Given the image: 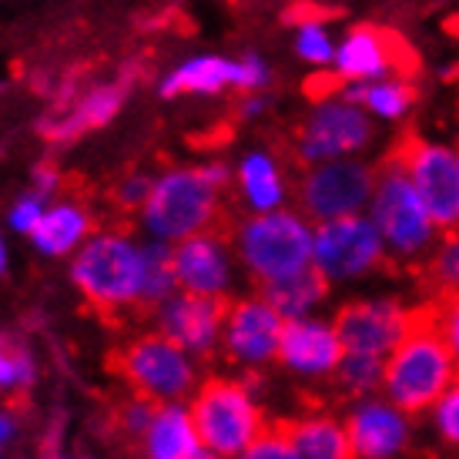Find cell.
Returning a JSON list of instances; mask_svg holds the SVG:
<instances>
[{"mask_svg": "<svg viewBox=\"0 0 459 459\" xmlns=\"http://www.w3.org/2000/svg\"><path fill=\"white\" fill-rule=\"evenodd\" d=\"M345 359L342 339L335 332L332 316H308V319L285 322L279 345L281 369L302 383H332V376Z\"/></svg>", "mask_w": 459, "mask_h": 459, "instance_id": "obj_18", "label": "cell"}, {"mask_svg": "<svg viewBox=\"0 0 459 459\" xmlns=\"http://www.w3.org/2000/svg\"><path fill=\"white\" fill-rule=\"evenodd\" d=\"M335 48L339 40L332 38V30L322 24L319 17H308L295 27V54L316 71H332L335 65Z\"/></svg>", "mask_w": 459, "mask_h": 459, "instance_id": "obj_31", "label": "cell"}, {"mask_svg": "<svg viewBox=\"0 0 459 459\" xmlns=\"http://www.w3.org/2000/svg\"><path fill=\"white\" fill-rule=\"evenodd\" d=\"M238 255L229 235L221 231H202L195 238L175 245V279H178V292L204 295V299H218V302H231L235 299V285H238Z\"/></svg>", "mask_w": 459, "mask_h": 459, "instance_id": "obj_14", "label": "cell"}, {"mask_svg": "<svg viewBox=\"0 0 459 459\" xmlns=\"http://www.w3.org/2000/svg\"><path fill=\"white\" fill-rule=\"evenodd\" d=\"M385 262H389V252H385L369 215H352L316 225L312 268L332 289L372 279L376 272H383Z\"/></svg>", "mask_w": 459, "mask_h": 459, "instance_id": "obj_10", "label": "cell"}, {"mask_svg": "<svg viewBox=\"0 0 459 459\" xmlns=\"http://www.w3.org/2000/svg\"><path fill=\"white\" fill-rule=\"evenodd\" d=\"M13 436H17V420H13L7 409H0V446L11 443Z\"/></svg>", "mask_w": 459, "mask_h": 459, "instance_id": "obj_40", "label": "cell"}, {"mask_svg": "<svg viewBox=\"0 0 459 459\" xmlns=\"http://www.w3.org/2000/svg\"><path fill=\"white\" fill-rule=\"evenodd\" d=\"M376 175H379V168L372 165V161H366V158L306 168L299 185H295L299 212L312 225L366 215L372 192H376Z\"/></svg>", "mask_w": 459, "mask_h": 459, "instance_id": "obj_9", "label": "cell"}, {"mask_svg": "<svg viewBox=\"0 0 459 459\" xmlns=\"http://www.w3.org/2000/svg\"><path fill=\"white\" fill-rule=\"evenodd\" d=\"M342 94L352 104H359L376 125H403L416 108V88L409 77H383L372 84H349Z\"/></svg>", "mask_w": 459, "mask_h": 459, "instance_id": "obj_24", "label": "cell"}, {"mask_svg": "<svg viewBox=\"0 0 459 459\" xmlns=\"http://www.w3.org/2000/svg\"><path fill=\"white\" fill-rule=\"evenodd\" d=\"M121 101H125L121 84H104V88L88 91L57 125H48V134H54V138H77V134H84L91 128H101L117 115Z\"/></svg>", "mask_w": 459, "mask_h": 459, "instance_id": "obj_26", "label": "cell"}, {"mask_svg": "<svg viewBox=\"0 0 459 459\" xmlns=\"http://www.w3.org/2000/svg\"><path fill=\"white\" fill-rule=\"evenodd\" d=\"M429 426H433V436L443 446L459 453V379L449 385L446 393H443V399L429 409Z\"/></svg>", "mask_w": 459, "mask_h": 459, "instance_id": "obj_32", "label": "cell"}, {"mask_svg": "<svg viewBox=\"0 0 459 459\" xmlns=\"http://www.w3.org/2000/svg\"><path fill=\"white\" fill-rule=\"evenodd\" d=\"M235 188H238V202L248 208V215H268V212H281L289 202V181L281 171L279 158L265 148L248 152L235 168Z\"/></svg>", "mask_w": 459, "mask_h": 459, "instance_id": "obj_21", "label": "cell"}, {"mask_svg": "<svg viewBox=\"0 0 459 459\" xmlns=\"http://www.w3.org/2000/svg\"><path fill=\"white\" fill-rule=\"evenodd\" d=\"M376 138H379V125L339 91V94H322L312 104V111L295 131V154L306 168L352 161V158H366Z\"/></svg>", "mask_w": 459, "mask_h": 459, "instance_id": "obj_8", "label": "cell"}, {"mask_svg": "<svg viewBox=\"0 0 459 459\" xmlns=\"http://www.w3.org/2000/svg\"><path fill=\"white\" fill-rule=\"evenodd\" d=\"M225 312L229 302L204 299V295L175 292L168 302L152 312L154 332H161L165 339L181 345L188 356L198 362L212 359L221 349V329H225Z\"/></svg>", "mask_w": 459, "mask_h": 459, "instance_id": "obj_16", "label": "cell"}, {"mask_svg": "<svg viewBox=\"0 0 459 459\" xmlns=\"http://www.w3.org/2000/svg\"><path fill=\"white\" fill-rule=\"evenodd\" d=\"M94 235V218L81 202H57L48 204V212L40 218V225L34 229L30 242L40 255L48 258H74L88 238Z\"/></svg>", "mask_w": 459, "mask_h": 459, "instance_id": "obj_23", "label": "cell"}, {"mask_svg": "<svg viewBox=\"0 0 459 459\" xmlns=\"http://www.w3.org/2000/svg\"><path fill=\"white\" fill-rule=\"evenodd\" d=\"M332 385H335L339 395H345L349 403L379 395L383 393V359L345 356L342 362H339L335 376H332Z\"/></svg>", "mask_w": 459, "mask_h": 459, "instance_id": "obj_29", "label": "cell"}, {"mask_svg": "<svg viewBox=\"0 0 459 459\" xmlns=\"http://www.w3.org/2000/svg\"><path fill=\"white\" fill-rule=\"evenodd\" d=\"M281 319L275 308L268 306L262 292L235 295L225 312V329H221V359L231 369L245 376H258L262 369L279 362L281 345Z\"/></svg>", "mask_w": 459, "mask_h": 459, "instance_id": "obj_12", "label": "cell"}, {"mask_svg": "<svg viewBox=\"0 0 459 459\" xmlns=\"http://www.w3.org/2000/svg\"><path fill=\"white\" fill-rule=\"evenodd\" d=\"M268 299V306L279 312L285 322L295 319H308V316H322V306L329 302L332 285L322 279L316 268H308L302 275L285 281H275V285H265V289H255Z\"/></svg>", "mask_w": 459, "mask_h": 459, "instance_id": "obj_25", "label": "cell"}, {"mask_svg": "<svg viewBox=\"0 0 459 459\" xmlns=\"http://www.w3.org/2000/svg\"><path fill=\"white\" fill-rule=\"evenodd\" d=\"M115 369L121 383L131 389V395L152 399L154 406L192 403V395L204 383L202 362L154 329L131 335L117 349Z\"/></svg>", "mask_w": 459, "mask_h": 459, "instance_id": "obj_7", "label": "cell"}, {"mask_svg": "<svg viewBox=\"0 0 459 459\" xmlns=\"http://www.w3.org/2000/svg\"><path fill=\"white\" fill-rule=\"evenodd\" d=\"M229 185V168H171L154 181L148 204L141 208V229L148 242L175 245L202 231H215L221 215V192Z\"/></svg>", "mask_w": 459, "mask_h": 459, "instance_id": "obj_1", "label": "cell"}, {"mask_svg": "<svg viewBox=\"0 0 459 459\" xmlns=\"http://www.w3.org/2000/svg\"><path fill=\"white\" fill-rule=\"evenodd\" d=\"M178 292L175 279V248L161 242H144V292H141V312L152 316L154 308Z\"/></svg>", "mask_w": 459, "mask_h": 459, "instance_id": "obj_28", "label": "cell"}, {"mask_svg": "<svg viewBox=\"0 0 459 459\" xmlns=\"http://www.w3.org/2000/svg\"><path fill=\"white\" fill-rule=\"evenodd\" d=\"M202 459H221V456H212V453H204V456Z\"/></svg>", "mask_w": 459, "mask_h": 459, "instance_id": "obj_43", "label": "cell"}, {"mask_svg": "<svg viewBox=\"0 0 459 459\" xmlns=\"http://www.w3.org/2000/svg\"><path fill=\"white\" fill-rule=\"evenodd\" d=\"M57 188H61V175H57L51 165H40L38 171H34V192L44 195V198H51Z\"/></svg>", "mask_w": 459, "mask_h": 459, "instance_id": "obj_38", "label": "cell"}, {"mask_svg": "<svg viewBox=\"0 0 459 459\" xmlns=\"http://www.w3.org/2000/svg\"><path fill=\"white\" fill-rule=\"evenodd\" d=\"M403 57H406V48L399 44L395 34H389L383 27H352L335 48L332 77L342 88H349V84H372V81L399 74Z\"/></svg>", "mask_w": 459, "mask_h": 459, "instance_id": "obj_19", "label": "cell"}, {"mask_svg": "<svg viewBox=\"0 0 459 459\" xmlns=\"http://www.w3.org/2000/svg\"><path fill=\"white\" fill-rule=\"evenodd\" d=\"M0 459H4V446H0Z\"/></svg>", "mask_w": 459, "mask_h": 459, "instance_id": "obj_44", "label": "cell"}, {"mask_svg": "<svg viewBox=\"0 0 459 459\" xmlns=\"http://www.w3.org/2000/svg\"><path fill=\"white\" fill-rule=\"evenodd\" d=\"M71 281L104 319L141 312L144 242H134L125 231H94L88 245L71 258Z\"/></svg>", "mask_w": 459, "mask_h": 459, "instance_id": "obj_2", "label": "cell"}, {"mask_svg": "<svg viewBox=\"0 0 459 459\" xmlns=\"http://www.w3.org/2000/svg\"><path fill=\"white\" fill-rule=\"evenodd\" d=\"M188 409L204 453L221 459H238L272 426L248 376H204Z\"/></svg>", "mask_w": 459, "mask_h": 459, "instance_id": "obj_5", "label": "cell"}, {"mask_svg": "<svg viewBox=\"0 0 459 459\" xmlns=\"http://www.w3.org/2000/svg\"><path fill=\"white\" fill-rule=\"evenodd\" d=\"M272 84V71L258 54L245 57H221V54H198L178 65L161 81V94H218L225 88H238L248 94H262Z\"/></svg>", "mask_w": 459, "mask_h": 459, "instance_id": "obj_17", "label": "cell"}, {"mask_svg": "<svg viewBox=\"0 0 459 459\" xmlns=\"http://www.w3.org/2000/svg\"><path fill=\"white\" fill-rule=\"evenodd\" d=\"M420 319V306H406L395 295H366L349 299L335 308V332L342 339L345 356L389 359L393 349L409 335Z\"/></svg>", "mask_w": 459, "mask_h": 459, "instance_id": "obj_11", "label": "cell"}, {"mask_svg": "<svg viewBox=\"0 0 459 459\" xmlns=\"http://www.w3.org/2000/svg\"><path fill=\"white\" fill-rule=\"evenodd\" d=\"M342 420L352 459H403L416 436V420L393 406L385 395L359 399Z\"/></svg>", "mask_w": 459, "mask_h": 459, "instance_id": "obj_15", "label": "cell"}, {"mask_svg": "<svg viewBox=\"0 0 459 459\" xmlns=\"http://www.w3.org/2000/svg\"><path fill=\"white\" fill-rule=\"evenodd\" d=\"M393 158L416 185L436 229L459 231V144L412 138Z\"/></svg>", "mask_w": 459, "mask_h": 459, "instance_id": "obj_13", "label": "cell"}, {"mask_svg": "<svg viewBox=\"0 0 459 459\" xmlns=\"http://www.w3.org/2000/svg\"><path fill=\"white\" fill-rule=\"evenodd\" d=\"M372 225L383 238L389 262L399 265H420L422 258L429 255V248L443 231L436 229L429 208L422 204L416 185L409 181L403 165L389 158L385 165H379L376 175V192H372L369 212Z\"/></svg>", "mask_w": 459, "mask_h": 459, "instance_id": "obj_6", "label": "cell"}, {"mask_svg": "<svg viewBox=\"0 0 459 459\" xmlns=\"http://www.w3.org/2000/svg\"><path fill=\"white\" fill-rule=\"evenodd\" d=\"M48 212V198L38 192H27L24 198H17L11 204V212H7V221H11L13 231H21V235H34V229L40 225V218Z\"/></svg>", "mask_w": 459, "mask_h": 459, "instance_id": "obj_36", "label": "cell"}, {"mask_svg": "<svg viewBox=\"0 0 459 459\" xmlns=\"http://www.w3.org/2000/svg\"><path fill=\"white\" fill-rule=\"evenodd\" d=\"M141 459H202L204 446L188 403H165L138 443Z\"/></svg>", "mask_w": 459, "mask_h": 459, "instance_id": "obj_20", "label": "cell"}, {"mask_svg": "<svg viewBox=\"0 0 459 459\" xmlns=\"http://www.w3.org/2000/svg\"><path fill=\"white\" fill-rule=\"evenodd\" d=\"M238 459H302V456L295 453L292 439L281 429V422H272L265 433L258 436L255 443L245 449Z\"/></svg>", "mask_w": 459, "mask_h": 459, "instance_id": "obj_35", "label": "cell"}, {"mask_svg": "<svg viewBox=\"0 0 459 459\" xmlns=\"http://www.w3.org/2000/svg\"><path fill=\"white\" fill-rule=\"evenodd\" d=\"M38 383V359L21 345H11L0 332V395H21Z\"/></svg>", "mask_w": 459, "mask_h": 459, "instance_id": "obj_30", "label": "cell"}, {"mask_svg": "<svg viewBox=\"0 0 459 459\" xmlns=\"http://www.w3.org/2000/svg\"><path fill=\"white\" fill-rule=\"evenodd\" d=\"M439 77H443V81H459V61H456V65L443 67V71H439Z\"/></svg>", "mask_w": 459, "mask_h": 459, "instance_id": "obj_41", "label": "cell"}, {"mask_svg": "<svg viewBox=\"0 0 459 459\" xmlns=\"http://www.w3.org/2000/svg\"><path fill=\"white\" fill-rule=\"evenodd\" d=\"M231 245L245 275L255 281V289H265L312 268L316 225L299 208L248 215L235 225Z\"/></svg>", "mask_w": 459, "mask_h": 459, "instance_id": "obj_4", "label": "cell"}, {"mask_svg": "<svg viewBox=\"0 0 459 459\" xmlns=\"http://www.w3.org/2000/svg\"><path fill=\"white\" fill-rule=\"evenodd\" d=\"M426 316L433 319V325L439 329L446 349L453 352L459 366V292L449 295V299H439V302H426Z\"/></svg>", "mask_w": 459, "mask_h": 459, "instance_id": "obj_33", "label": "cell"}, {"mask_svg": "<svg viewBox=\"0 0 459 459\" xmlns=\"http://www.w3.org/2000/svg\"><path fill=\"white\" fill-rule=\"evenodd\" d=\"M268 111V98L265 94H248L242 101V117H258Z\"/></svg>", "mask_w": 459, "mask_h": 459, "instance_id": "obj_39", "label": "cell"}, {"mask_svg": "<svg viewBox=\"0 0 459 459\" xmlns=\"http://www.w3.org/2000/svg\"><path fill=\"white\" fill-rule=\"evenodd\" d=\"M7 272V242H4V231H0V275Z\"/></svg>", "mask_w": 459, "mask_h": 459, "instance_id": "obj_42", "label": "cell"}, {"mask_svg": "<svg viewBox=\"0 0 459 459\" xmlns=\"http://www.w3.org/2000/svg\"><path fill=\"white\" fill-rule=\"evenodd\" d=\"M456 379V359L446 349L433 319L426 316V306H420L416 325L383 362V393L379 395H385L412 420H420V416H429V409L443 399V393Z\"/></svg>", "mask_w": 459, "mask_h": 459, "instance_id": "obj_3", "label": "cell"}, {"mask_svg": "<svg viewBox=\"0 0 459 459\" xmlns=\"http://www.w3.org/2000/svg\"><path fill=\"white\" fill-rule=\"evenodd\" d=\"M154 181L158 178H148V175H128V178L117 185V204H125V208H144L148 198L154 192Z\"/></svg>", "mask_w": 459, "mask_h": 459, "instance_id": "obj_37", "label": "cell"}, {"mask_svg": "<svg viewBox=\"0 0 459 459\" xmlns=\"http://www.w3.org/2000/svg\"><path fill=\"white\" fill-rule=\"evenodd\" d=\"M281 429L289 433L302 459H352L345 420L329 409H306L299 416H289L281 420Z\"/></svg>", "mask_w": 459, "mask_h": 459, "instance_id": "obj_22", "label": "cell"}, {"mask_svg": "<svg viewBox=\"0 0 459 459\" xmlns=\"http://www.w3.org/2000/svg\"><path fill=\"white\" fill-rule=\"evenodd\" d=\"M154 412H158V406H154L152 399L128 395V403H121V409H117V429L128 436V439L141 443V436L148 433V426H152Z\"/></svg>", "mask_w": 459, "mask_h": 459, "instance_id": "obj_34", "label": "cell"}, {"mask_svg": "<svg viewBox=\"0 0 459 459\" xmlns=\"http://www.w3.org/2000/svg\"><path fill=\"white\" fill-rule=\"evenodd\" d=\"M422 289L429 292V302L449 299L459 292V231H443L429 255L416 265Z\"/></svg>", "mask_w": 459, "mask_h": 459, "instance_id": "obj_27", "label": "cell"}]
</instances>
